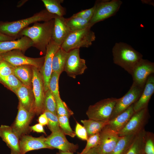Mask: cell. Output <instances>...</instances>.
I'll use <instances>...</instances> for the list:
<instances>
[{"mask_svg": "<svg viewBox=\"0 0 154 154\" xmlns=\"http://www.w3.org/2000/svg\"><path fill=\"white\" fill-rule=\"evenodd\" d=\"M54 23V19L42 23H35L32 26L22 30L18 36L29 37L33 42V46L45 54L46 47L52 39Z\"/></svg>", "mask_w": 154, "mask_h": 154, "instance_id": "cell-1", "label": "cell"}, {"mask_svg": "<svg viewBox=\"0 0 154 154\" xmlns=\"http://www.w3.org/2000/svg\"><path fill=\"white\" fill-rule=\"evenodd\" d=\"M114 63L130 75L137 64L143 58L142 54L129 45L116 42L112 49Z\"/></svg>", "mask_w": 154, "mask_h": 154, "instance_id": "cell-2", "label": "cell"}, {"mask_svg": "<svg viewBox=\"0 0 154 154\" xmlns=\"http://www.w3.org/2000/svg\"><path fill=\"white\" fill-rule=\"evenodd\" d=\"M56 16L45 9L26 19L11 22L1 21L0 32L10 37H19V33L30 24L39 21H48L54 19Z\"/></svg>", "mask_w": 154, "mask_h": 154, "instance_id": "cell-3", "label": "cell"}, {"mask_svg": "<svg viewBox=\"0 0 154 154\" xmlns=\"http://www.w3.org/2000/svg\"><path fill=\"white\" fill-rule=\"evenodd\" d=\"M91 27L77 31H71L60 46V48L67 52L81 47L88 48L96 39L94 33L91 30Z\"/></svg>", "mask_w": 154, "mask_h": 154, "instance_id": "cell-4", "label": "cell"}, {"mask_svg": "<svg viewBox=\"0 0 154 154\" xmlns=\"http://www.w3.org/2000/svg\"><path fill=\"white\" fill-rule=\"evenodd\" d=\"M117 99L113 97L104 99L90 106L86 113L88 119L98 121L109 120Z\"/></svg>", "mask_w": 154, "mask_h": 154, "instance_id": "cell-5", "label": "cell"}, {"mask_svg": "<svg viewBox=\"0 0 154 154\" xmlns=\"http://www.w3.org/2000/svg\"><path fill=\"white\" fill-rule=\"evenodd\" d=\"M122 2L119 0H98L94 5L93 15L90 21L92 27L95 24L114 15L118 11Z\"/></svg>", "mask_w": 154, "mask_h": 154, "instance_id": "cell-6", "label": "cell"}, {"mask_svg": "<svg viewBox=\"0 0 154 154\" xmlns=\"http://www.w3.org/2000/svg\"><path fill=\"white\" fill-rule=\"evenodd\" d=\"M41 68L32 66V85L34 98V111L37 115L42 114L44 112V102L45 92L40 71Z\"/></svg>", "mask_w": 154, "mask_h": 154, "instance_id": "cell-7", "label": "cell"}, {"mask_svg": "<svg viewBox=\"0 0 154 154\" xmlns=\"http://www.w3.org/2000/svg\"><path fill=\"white\" fill-rule=\"evenodd\" d=\"M150 115L148 107L135 112L125 126L118 133L119 136L136 134L144 129Z\"/></svg>", "mask_w": 154, "mask_h": 154, "instance_id": "cell-8", "label": "cell"}, {"mask_svg": "<svg viewBox=\"0 0 154 154\" xmlns=\"http://www.w3.org/2000/svg\"><path fill=\"white\" fill-rule=\"evenodd\" d=\"M144 86L138 85L133 82L127 92L123 97L118 98L109 120L123 112L137 101L142 94Z\"/></svg>", "mask_w": 154, "mask_h": 154, "instance_id": "cell-9", "label": "cell"}, {"mask_svg": "<svg viewBox=\"0 0 154 154\" xmlns=\"http://www.w3.org/2000/svg\"><path fill=\"white\" fill-rule=\"evenodd\" d=\"M87 68L85 60L80 57L79 49H74L68 52L64 71L69 76L75 78L77 76L83 74Z\"/></svg>", "mask_w": 154, "mask_h": 154, "instance_id": "cell-10", "label": "cell"}, {"mask_svg": "<svg viewBox=\"0 0 154 154\" xmlns=\"http://www.w3.org/2000/svg\"><path fill=\"white\" fill-rule=\"evenodd\" d=\"M1 55L4 60L14 66L29 65L41 68L44 59V57L33 58L25 56L19 50H13Z\"/></svg>", "mask_w": 154, "mask_h": 154, "instance_id": "cell-11", "label": "cell"}, {"mask_svg": "<svg viewBox=\"0 0 154 154\" xmlns=\"http://www.w3.org/2000/svg\"><path fill=\"white\" fill-rule=\"evenodd\" d=\"M35 113L26 110L19 102L17 117L11 126L13 131L19 138L29 129V125Z\"/></svg>", "mask_w": 154, "mask_h": 154, "instance_id": "cell-12", "label": "cell"}, {"mask_svg": "<svg viewBox=\"0 0 154 154\" xmlns=\"http://www.w3.org/2000/svg\"><path fill=\"white\" fill-rule=\"evenodd\" d=\"M60 46L51 39L48 45L43 65L40 71L42 76L45 92L48 88V84L52 72V64L53 57Z\"/></svg>", "mask_w": 154, "mask_h": 154, "instance_id": "cell-13", "label": "cell"}, {"mask_svg": "<svg viewBox=\"0 0 154 154\" xmlns=\"http://www.w3.org/2000/svg\"><path fill=\"white\" fill-rule=\"evenodd\" d=\"M100 143L97 146L100 154H110L120 137L118 133L107 125L100 132Z\"/></svg>", "mask_w": 154, "mask_h": 154, "instance_id": "cell-14", "label": "cell"}, {"mask_svg": "<svg viewBox=\"0 0 154 154\" xmlns=\"http://www.w3.org/2000/svg\"><path fill=\"white\" fill-rule=\"evenodd\" d=\"M154 73V63L142 58L135 66L131 75L133 82L144 86L149 76Z\"/></svg>", "mask_w": 154, "mask_h": 154, "instance_id": "cell-15", "label": "cell"}, {"mask_svg": "<svg viewBox=\"0 0 154 154\" xmlns=\"http://www.w3.org/2000/svg\"><path fill=\"white\" fill-rule=\"evenodd\" d=\"M45 142L53 149H57L63 152L74 153L79 148L77 144L69 142L62 131L52 133L46 138Z\"/></svg>", "mask_w": 154, "mask_h": 154, "instance_id": "cell-16", "label": "cell"}, {"mask_svg": "<svg viewBox=\"0 0 154 154\" xmlns=\"http://www.w3.org/2000/svg\"><path fill=\"white\" fill-rule=\"evenodd\" d=\"M46 139L43 136L38 137L23 135L19 140L21 154H25L27 152L42 149H53L46 143Z\"/></svg>", "mask_w": 154, "mask_h": 154, "instance_id": "cell-17", "label": "cell"}, {"mask_svg": "<svg viewBox=\"0 0 154 154\" xmlns=\"http://www.w3.org/2000/svg\"><path fill=\"white\" fill-rule=\"evenodd\" d=\"M33 46L32 40L29 37L23 36L17 40L0 42V55L16 50L24 53Z\"/></svg>", "mask_w": 154, "mask_h": 154, "instance_id": "cell-18", "label": "cell"}, {"mask_svg": "<svg viewBox=\"0 0 154 154\" xmlns=\"http://www.w3.org/2000/svg\"><path fill=\"white\" fill-rule=\"evenodd\" d=\"M0 137L10 149L11 154H21L19 138L13 131L11 126L1 125Z\"/></svg>", "mask_w": 154, "mask_h": 154, "instance_id": "cell-19", "label": "cell"}, {"mask_svg": "<svg viewBox=\"0 0 154 154\" xmlns=\"http://www.w3.org/2000/svg\"><path fill=\"white\" fill-rule=\"evenodd\" d=\"M71 31L66 23L65 18L58 16L55 18L52 39L55 43L60 46Z\"/></svg>", "mask_w": 154, "mask_h": 154, "instance_id": "cell-20", "label": "cell"}, {"mask_svg": "<svg viewBox=\"0 0 154 154\" xmlns=\"http://www.w3.org/2000/svg\"><path fill=\"white\" fill-rule=\"evenodd\" d=\"M154 92V76L153 74L148 78L140 97L133 104L135 112L148 107L149 102Z\"/></svg>", "mask_w": 154, "mask_h": 154, "instance_id": "cell-21", "label": "cell"}, {"mask_svg": "<svg viewBox=\"0 0 154 154\" xmlns=\"http://www.w3.org/2000/svg\"><path fill=\"white\" fill-rule=\"evenodd\" d=\"M133 106V104L123 112L109 120L107 126L118 133L125 126L135 113Z\"/></svg>", "mask_w": 154, "mask_h": 154, "instance_id": "cell-22", "label": "cell"}, {"mask_svg": "<svg viewBox=\"0 0 154 154\" xmlns=\"http://www.w3.org/2000/svg\"><path fill=\"white\" fill-rule=\"evenodd\" d=\"M31 88L23 84L16 90L15 93L18 97L19 102L26 110L35 113L34 98Z\"/></svg>", "mask_w": 154, "mask_h": 154, "instance_id": "cell-23", "label": "cell"}, {"mask_svg": "<svg viewBox=\"0 0 154 154\" xmlns=\"http://www.w3.org/2000/svg\"><path fill=\"white\" fill-rule=\"evenodd\" d=\"M33 66L23 65L15 66L13 74L25 86L31 88Z\"/></svg>", "mask_w": 154, "mask_h": 154, "instance_id": "cell-24", "label": "cell"}, {"mask_svg": "<svg viewBox=\"0 0 154 154\" xmlns=\"http://www.w3.org/2000/svg\"><path fill=\"white\" fill-rule=\"evenodd\" d=\"M81 121L86 129L88 137L91 135L100 133L108 124L109 120L98 121L88 119L82 120Z\"/></svg>", "mask_w": 154, "mask_h": 154, "instance_id": "cell-25", "label": "cell"}, {"mask_svg": "<svg viewBox=\"0 0 154 154\" xmlns=\"http://www.w3.org/2000/svg\"><path fill=\"white\" fill-rule=\"evenodd\" d=\"M68 52L60 48L55 53L52 59V71L60 75L64 71L65 65Z\"/></svg>", "mask_w": 154, "mask_h": 154, "instance_id": "cell-26", "label": "cell"}, {"mask_svg": "<svg viewBox=\"0 0 154 154\" xmlns=\"http://www.w3.org/2000/svg\"><path fill=\"white\" fill-rule=\"evenodd\" d=\"M136 134L121 136L114 149L110 154H125L131 146Z\"/></svg>", "mask_w": 154, "mask_h": 154, "instance_id": "cell-27", "label": "cell"}, {"mask_svg": "<svg viewBox=\"0 0 154 154\" xmlns=\"http://www.w3.org/2000/svg\"><path fill=\"white\" fill-rule=\"evenodd\" d=\"M145 129L137 134L129 150L125 154H142L144 152Z\"/></svg>", "mask_w": 154, "mask_h": 154, "instance_id": "cell-28", "label": "cell"}, {"mask_svg": "<svg viewBox=\"0 0 154 154\" xmlns=\"http://www.w3.org/2000/svg\"><path fill=\"white\" fill-rule=\"evenodd\" d=\"M46 9L50 13L60 17H63L66 10L61 5L63 0H42Z\"/></svg>", "mask_w": 154, "mask_h": 154, "instance_id": "cell-29", "label": "cell"}, {"mask_svg": "<svg viewBox=\"0 0 154 154\" xmlns=\"http://www.w3.org/2000/svg\"><path fill=\"white\" fill-rule=\"evenodd\" d=\"M65 20L71 31L80 30L89 26H91L90 24V21L77 17L72 16L69 18H65Z\"/></svg>", "mask_w": 154, "mask_h": 154, "instance_id": "cell-30", "label": "cell"}, {"mask_svg": "<svg viewBox=\"0 0 154 154\" xmlns=\"http://www.w3.org/2000/svg\"><path fill=\"white\" fill-rule=\"evenodd\" d=\"M0 83L15 93L23 84L13 74L6 76H0Z\"/></svg>", "mask_w": 154, "mask_h": 154, "instance_id": "cell-31", "label": "cell"}, {"mask_svg": "<svg viewBox=\"0 0 154 154\" xmlns=\"http://www.w3.org/2000/svg\"><path fill=\"white\" fill-rule=\"evenodd\" d=\"M44 107V111H48L57 115L55 100L49 89L45 92Z\"/></svg>", "mask_w": 154, "mask_h": 154, "instance_id": "cell-32", "label": "cell"}, {"mask_svg": "<svg viewBox=\"0 0 154 154\" xmlns=\"http://www.w3.org/2000/svg\"><path fill=\"white\" fill-rule=\"evenodd\" d=\"M58 117L59 126L62 132L65 135L74 137L76 134L70 125L69 117L67 116L63 115L58 116Z\"/></svg>", "mask_w": 154, "mask_h": 154, "instance_id": "cell-33", "label": "cell"}, {"mask_svg": "<svg viewBox=\"0 0 154 154\" xmlns=\"http://www.w3.org/2000/svg\"><path fill=\"white\" fill-rule=\"evenodd\" d=\"M60 75L52 72L48 84V88L54 96L55 100L60 98L59 90L58 81Z\"/></svg>", "mask_w": 154, "mask_h": 154, "instance_id": "cell-34", "label": "cell"}, {"mask_svg": "<svg viewBox=\"0 0 154 154\" xmlns=\"http://www.w3.org/2000/svg\"><path fill=\"white\" fill-rule=\"evenodd\" d=\"M44 112L48 119L47 125L52 133L62 131L59 126L57 115L47 111H44Z\"/></svg>", "mask_w": 154, "mask_h": 154, "instance_id": "cell-35", "label": "cell"}, {"mask_svg": "<svg viewBox=\"0 0 154 154\" xmlns=\"http://www.w3.org/2000/svg\"><path fill=\"white\" fill-rule=\"evenodd\" d=\"M144 152L145 154H154V135L152 132L146 131Z\"/></svg>", "mask_w": 154, "mask_h": 154, "instance_id": "cell-36", "label": "cell"}, {"mask_svg": "<svg viewBox=\"0 0 154 154\" xmlns=\"http://www.w3.org/2000/svg\"><path fill=\"white\" fill-rule=\"evenodd\" d=\"M55 101L58 116L66 115L69 117L73 114V112L68 108L66 104L62 100L61 98L56 100Z\"/></svg>", "mask_w": 154, "mask_h": 154, "instance_id": "cell-37", "label": "cell"}, {"mask_svg": "<svg viewBox=\"0 0 154 154\" xmlns=\"http://www.w3.org/2000/svg\"><path fill=\"white\" fill-rule=\"evenodd\" d=\"M100 133L91 135L88 137L85 148L80 153L77 154H86L90 149L97 146L100 143Z\"/></svg>", "mask_w": 154, "mask_h": 154, "instance_id": "cell-38", "label": "cell"}, {"mask_svg": "<svg viewBox=\"0 0 154 154\" xmlns=\"http://www.w3.org/2000/svg\"><path fill=\"white\" fill-rule=\"evenodd\" d=\"M15 66L3 60L0 63V76H6L13 74Z\"/></svg>", "mask_w": 154, "mask_h": 154, "instance_id": "cell-39", "label": "cell"}, {"mask_svg": "<svg viewBox=\"0 0 154 154\" xmlns=\"http://www.w3.org/2000/svg\"><path fill=\"white\" fill-rule=\"evenodd\" d=\"M94 10V7L93 6L90 9L82 10L74 14L72 16L90 21L92 16Z\"/></svg>", "mask_w": 154, "mask_h": 154, "instance_id": "cell-40", "label": "cell"}, {"mask_svg": "<svg viewBox=\"0 0 154 154\" xmlns=\"http://www.w3.org/2000/svg\"><path fill=\"white\" fill-rule=\"evenodd\" d=\"M75 132L76 135L82 140H87L88 139V136L86 129L77 122H76Z\"/></svg>", "mask_w": 154, "mask_h": 154, "instance_id": "cell-41", "label": "cell"}, {"mask_svg": "<svg viewBox=\"0 0 154 154\" xmlns=\"http://www.w3.org/2000/svg\"><path fill=\"white\" fill-rule=\"evenodd\" d=\"M29 129L38 133H42L46 134L43 126L40 123L29 127Z\"/></svg>", "mask_w": 154, "mask_h": 154, "instance_id": "cell-42", "label": "cell"}, {"mask_svg": "<svg viewBox=\"0 0 154 154\" xmlns=\"http://www.w3.org/2000/svg\"><path fill=\"white\" fill-rule=\"evenodd\" d=\"M38 121L39 123L43 126L48 125V119L44 112L41 114L39 117Z\"/></svg>", "mask_w": 154, "mask_h": 154, "instance_id": "cell-43", "label": "cell"}, {"mask_svg": "<svg viewBox=\"0 0 154 154\" xmlns=\"http://www.w3.org/2000/svg\"><path fill=\"white\" fill-rule=\"evenodd\" d=\"M17 38L8 36L0 32V42L14 40Z\"/></svg>", "mask_w": 154, "mask_h": 154, "instance_id": "cell-44", "label": "cell"}, {"mask_svg": "<svg viewBox=\"0 0 154 154\" xmlns=\"http://www.w3.org/2000/svg\"><path fill=\"white\" fill-rule=\"evenodd\" d=\"M97 146L90 149L86 154H100Z\"/></svg>", "mask_w": 154, "mask_h": 154, "instance_id": "cell-45", "label": "cell"}, {"mask_svg": "<svg viewBox=\"0 0 154 154\" xmlns=\"http://www.w3.org/2000/svg\"><path fill=\"white\" fill-rule=\"evenodd\" d=\"M56 154H74V153L70 152H63L60 150L56 153Z\"/></svg>", "mask_w": 154, "mask_h": 154, "instance_id": "cell-46", "label": "cell"}, {"mask_svg": "<svg viewBox=\"0 0 154 154\" xmlns=\"http://www.w3.org/2000/svg\"><path fill=\"white\" fill-rule=\"evenodd\" d=\"M3 60L2 57L0 55V63Z\"/></svg>", "mask_w": 154, "mask_h": 154, "instance_id": "cell-47", "label": "cell"}, {"mask_svg": "<svg viewBox=\"0 0 154 154\" xmlns=\"http://www.w3.org/2000/svg\"><path fill=\"white\" fill-rule=\"evenodd\" d=\"M142 154H145V153L144 152V153H143Z\"/></svg>", "mask_w": 154, "mask_h": 154, "instance_id": "cell-48", "label": "cell"}]
</instances>
